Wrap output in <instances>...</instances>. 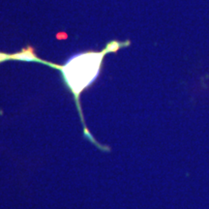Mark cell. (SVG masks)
<instances>
[{"mask_svg": "<svg viewBox=\"0 0 209 209\" xmlns=\"http://www.w3.org/2000/svg\"><path fill=\"white\" fill-rule=\"evenodd\" d=\"M106 52L107 50L104 49L103 52H85L83 54H78L71 58L65 65L60 66V68L58 69L62 73L66 87L72 92L74 96L79 116L82 121L84 138L92 142L98 149L104 152L109 151V148L99 143L94 139V137L85 125L82 110L79 104V96L86 88L91 86L95 79L98 78L102 64V59Z\"/></svg>", "mask_w": 209, "mask_h": 209, "instance_id": "1", "label": "cell"}]
</instances>
